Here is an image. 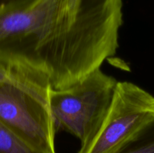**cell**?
I'll return each mask as SVG.
<instances>
[{"label":"cell","instance_id":"1","mask_svg":"<svg viewBox=\"0 0 154 153\" xmlns=\"http://www.w3.org/2000/svg\"><path fill=\"white\" fill-rule=\"evenodd\" d=\"M123 0H37L0 9V61L66 88L117 52Z\"/></svg>","mask_w":154,"mask_h":153},{"label":"cell","instance_id":"2","mask_svg":"<svg viewBox=\"0 0 154 153\" xmlns=\"http://www.w3.org/2000/svg\"><path fill=\"white\" fill-rule=\"evenodd\" d=\"M118 81L100 68L66 88H51L48 106L57 132L63 130L85 144L103 121Z\"/></svg>","mask_w":154,"mask_h":153},{"label":"cell","instance_id":"3","mask_svg":"<svg viewBox=\"0 0 154 153\" xmlns=\"http://www.w3.org/2000/svg\"><path fill=\"white\" fill-rule=\"evenodd\" d=\"M153 118V96L133 82H117L103 121L78 153H116Z\"/></svg>","mask_w":154,"mask_h":153},{"label":"cell","instance_id":"4","mask_svg":"<svg viewBox=\"0 0 154 153\" xmlns=\"http://www.w3.org/2000/svg\"><path fill=\"white\" fill-rule=\"evenodd\" d=\"M0 121L35 149L56 153L57 130L48 105L23 88L0 85Z\"/></svg>","mask_w":154,"mask_h":153},{"label":"cell","instance_id":"5","mask_svg":"<svg viewBox=\"0 0 154 153\" xmlns=\"http://www.w3.org/2000/svg\"><path fill=\"white\" fill-rule=\"evenodd\" d=\"M116 153H154V118Z\"/></svg>","mask_w":154,"mask_h":153},{"label":"cell","instance_id":"6","mask_svg":"<svg viewBox=\"0 0 154 153\" xmlns=\"http://www.w3.org/2000/svg\"><path fill=\"white\" fill-rule=\"evenodd\" d=\"M0 153H43L21 140L0 121Z\"/></svg>","mask_w":154,"mask_h":153},{"label":"cell","instance_id":"7","mask_svg":"<svg viewBox=\"0 0 154 153\" xmlns=\"http://www.w3.org/2000/svg\"><path fill=\"white\" fill-rule=\"evenodd\" d=\"M37 0H0V9H14L26 7Z\"/></svg>","mask_w":154,"mask_h":153}]
</instances>
